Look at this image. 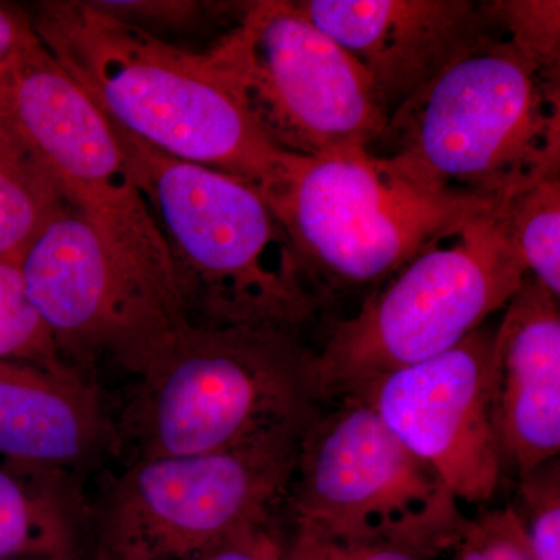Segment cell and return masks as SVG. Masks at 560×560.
I'll use <instances>...</instances> for the list:
<instances>
[{"label":"cell","instance_id":"obj_25","mask_svg":"<svg viewBox=\"0 0 560 560\" xmlns=\"http://www.w3.org/2000/svg\"><path fill=\"white\" fill-rule=\"evenodd\" d=\"M191 560H287L278 523H261L232 534Z\"/></svg>","mask_w":560,"mask_h":560},{"label":"cell","instance_id":"obj_5","mask_svg":"<svg viewBox=\"0 0 560 560\" xmlns=\"http://www.w3.org/2000/svg\"><path fill=\"white\" fill-rule=\"evenodd\" d=\"M300 330L187 326L138 386L121 431L138 458L219 452L318 415Z\"/></svg>","mask_w":560,"mask_h":560},{"label":"cell","instance_id":"obj_18","mask_svg":"<svg viewBox=\"0 0 560 560\" xmlns=\"http://www.w3.org/2000/svg\"><path fill=\"white\" fill-rule=\"evenodd\" d=\"M467 521L451 529L386 530L357 536L293 526V534L285 539L287 560H444Z\"/></svg>","mask_w":560,"mask_h":560},{"label":"cell","instance_id":"obj_20","mask_svg":"<svg viewBox=\"0 0 560 560\" xmlns=\"http://www.w3.org/2000/svg\"><path fill=\"white\" fill-rule=\"evenodd\" d=\"M0 361L36 364L58 374L79 372L62 359L46 320L36 311L20 265L0 261Z\"/></svg>","mask_w":560,"mask_h":560},{"label":"cell","instance_id":"obj_23","mask_svg":"<svg viewBox=\"0 0 560 560\" xmlns=\"http://www.w3.org/2000/svg\"><path fill=\"white\" fill-rule=\"evenodd\" d=\"M444 560H530L517 510L488 511L469 518Z\"/></svg>","mask_w":560,"mask_h":560},{"label":"cell","instance_id":"obj_22","mask_svg":"<svg viewBox=\"0 0 560 560\" xmlns=\"http://www.w3.org/2000/svg\"><path fill=\"white\" fill-rule=\"evenodd\" d=\"M521 515L530 560H560L559 459L518 480Z\"/></svg>","mask_w":560,"mask_h":560},{"label":"cell","instance_id":"obj_21","mask_svg":"<svg viewBox=\"0 0 560 560\" xmlns=\"http://www.w3.org/2000/svg\"><path fill=\"white\" fill-rule=\"evenodd\" d=\"M497 32L544 72L559 75L560 3L558 0H493Z\"/></svg>","mask_w":560,"mask_h":560},{"label":"cell","instance_id":"obj_10","mask_svg":"<svg viewBox=\"0 0 560 560\" xmlns=\"http://www.w3.org/2000/svg\"><path fill=\"white\" fill-rule=\"evenodd\" d=\"M20 268L69 366L109 360L139 378L190 326L175 291L121 257L73 210L40 232Z\"/></svg>","mask_w":560,"mask_h":560},{"label":"cell","instance_id":"obj_19","mask_svg":"<svg viewBox=\"0 0 560 560\" xmlns=\"http://www.w3.org/2000/svg\"><path fill=\"white\" fill-rule=\"evenodd\" d=\"M512 245L530 278L560 296V176H547L503 200Z\"/></svg>","mask_w":560,"mask_h":560},{"label":"cell","instance_id":"obj_16","mask_svg":"<svg viewBox=\"0 0 560 560\" xmlns=\"http://www.w3.org/2000/svg\"><path fill=\"white\" fill-rule=\"evenodd\" d=\"M77 536L61 470L0 466V560L77 558Z\"/></svg>","mask_w":560,"mask_h":560},{"label":"cell","instance_id":"obj_6","mask_svg":"<svg viewBox=\"0 0 560 560\" xmlns=\"http://www.w3.org/2000/svg\"><path fill=\"white\" fill-rule=\"evenodd\" d=\"M265 200L324 307L370 294L440 232L493 202L427 189L368 149L294 156Z\"/></svg>","mask_w":560,"mask_h":560},{"label":"cell","instance_id":"obj_7","mask_svg":"<svg viewBox=\"0 0 560 560\" xmlns=\"http://www.w3.org/2000/svg\"><path fill=\"white\" fill-rule=\"evenodd\" d=\"M307 423L224 451L136 459L103 499L95 560H191L238 530L275 522Z\"/></svg>","mask_w":560,"mask_h":560},{"label":"cell","instance_id":"obj_13","mask_svg":"<svg viewBox=\"0 0 560 560\" xmlns=\"http://www.w3.org/2000/svg\"><path fill=\"white\" fill-rule=\"evenodd\" d=\"M293 5L359 62L388 116L497 31L489 2L474 0H298Z\"/></svg>","mask_w":560,"mask_h":560},{"label":"cell","instance_id":"obj_1","mask_svg":"<svg viewBox=\"0 0 560 560\" xmlns=\"http://www.w3.org/2000/svg\"><path fill=\"white\" fill-rule=\"evenodd\" d=\"M31 21L51 57L121 130L245 180L264 198L285 178L294 154L265 138L208 54L179 49L81 0L40 2Z\"/></svg>","mask_w":560,"mask_h":560},{"label":"cell","instance_id":"obj_3","mask_svg":"<svg viewBox=\"0 0 560 560\" xmlns=\"http://www.w3.org/2000/svg\"><path fill=\"white\" fill-rule=\"evenodd\" d=\"M113 127L167 245L191 326L300 330L324 307L256 187Z\"/></svg>","mask_w":560,"mask_h":560},{"label":"cell","instance_id":"obj_27","mask_svg":"<svg viewBox=\"0 0 560 560\" xmlns=\"http://www.w3.org/2000/svg\"><path fill=\"white\" fill-rule=\"evenodd\" d=\"M43 560H79L77 558H69V559H43Z\"/></svg>","mask_w":560,"mask_h":560},{"label":"cell","instance_id":"obj_17","mask_svg":"<svg viewBox=\"0 0 560 560\" xmlns=\"http://www.w3.org/2000/svg\"><path fill=\"white\" fill-rule=\"evenodd\" d=\"M68 210L46 162L0 113V261L21 265L40 232Z\"/></svg>","mask_w":560,"mask_h":560},{"label":"cell","instance_id":"obj_4","mask_svg":"<svg viewBox=\"0 0 560 560\" xmlns=\"http://www.w3.org/2000/svg\"><path fill=\"white\" fill-rule=\"evenodd\" d=\"M503 200L474 210L422 246L331 329L312 363L318 401L353 396L401 368L447 352L521 289Z\"/></svg>","mask_w":560,"mask_h":560},{"label":"cell","instance_id":"obj_12","mask_svg":"<svg viewBox=\"0 0 560 560\" xmlns=\"http://www.w3.org/2000/svg\"><path fill=\"white\" fill-rule=\"evenodd\" d=\"M492 348L493 330L481 326L447 352L353 394L464 503L492 499L503 475Z\"/></svg>","mask_w":560,"mask_h":560},{"label":"cell","instance_id":"obj_24","mask_svg":"<svg viewBox=\"0 0 560 560\" xmlns=\"http://www.w3.org/2000/svg\"><path fill=\"white\" fill-rule=\"evenodd\" d=\"M95 9L143 31H194L217 3L195 0H94Z\"/></svg>","mask_w":560,"mask_h":560},{"label":"cell","instance_id":"obj_14","mask_svg":"<svg viewBox=\"0 0 560 560\" xmlns=\"http://www.w3.org/2000/svg\"><path fill=\"white\" fill-rule=\"evenodd\" d=\"M492 355L501 464L521 480L560 452L559 298L529 275L493 330Z\"/></svg>","mask_w":560,"mask_h":560},{"label":"cell","instance_id":"obj_8","mask_svg":"<svg viewBox=\"0 0 560 560\" xmlns=\"http://www.w3.org/2000/svg\"><path fill=\"white\" fill-rule=\"evenodd\" d=\"M206 54L250 120L285 153L370 149L388 125L368 73L293 2L250 3Z\"/></svg>","mask_w":560,"mask_h":560},{"label":"cell","instance_id":"obj_9","mask_svg":"<svg viewBox=\"0 0 560 560\" xmlns=\"http://www.w3.org/2000/svg\"><path fill=\"white\" fill-rule=\"evenodd\" d=\"M0 113L38 151L70 210L179 296L167 245L113 124L36 33L0 66Z\"/></svg>","mask_w":560,"mask_h":560},{"label":"cell","instance_id":"obj_15","mask_svg":"<svg viewBox=\"0 0 560 560\" xmlns=\"http://www.w3.org/2000/svg\"><path fill=\"white\" fill-rule=\"evenodd\" d=\"M98 394L80 372L0 361V456L13 466L58 469L116 444Z\"/></svg>","mask_w":560,"mask_h":560},{"label":"cell","instance_id":"obj_2","mask_svg":"<svg viewBox=\"0 0 560 560\" xmlns=\"http://www.w3.org/2000/svg\"><path fill=\"white\" fill-rule=\"evenodd\" d=\"M372 147L427 189L506 200L560 173L559 75L490 32L393 110Z\"/></svg>","mask_w":560,"mask_h":560},{"label":"cell","instance_id":"obj_26","mask_svg":"<svg viewBox=\"0 0 560 560\" xmlns=\"http://www.w3.org/2000/svg\"><path fill=\"white\" fill-rule=\"evenodd\" d=\"M35 33L32 21L0 3V66Z\"/></svg>","mask_w":560,"mask_h":560},{"label":"cell","instance_id":"obj_11","mask_svg":"<svg viewBox=\"0 0 560 560\" xmlns=\"http://www.w3.org/2000/svg\"><path fill=\"white\" fill-rule=\"evenodd\" d=\"M307 423L289 503L293 526L340 536L451 529L459 501L359 396Z\"/></svg>","mask_w":560,"mask_h":560}]
</instances>
